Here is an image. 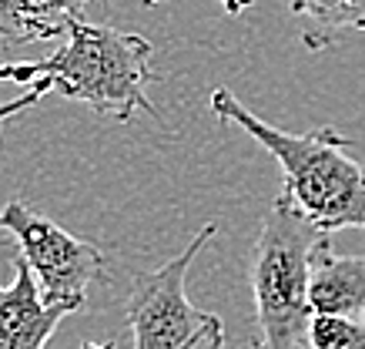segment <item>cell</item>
I'll use <instances>...</instances> for the list:
<instances>
[{"instance_id":"cell-1","label":"cell","mask_w":365,"mask_h":349,"mask_svg":"<svg viewBox=\"0 0 365 349\" xmlns=\"http://www.w3.org/2000/svg\"><path fill=\"white\" fill-rule=\"evenodd\" d=\"M211 111L225 124L252 135L282 168V192L299 212L332 236L339 228H365V165L352 158V138L335 128L282 131L255 118L228 88L211 91Z\"/></svg>"},{"instance_id":"cell-2","label":"cell","mask_w":365,"mask_h":349,"mask_svg":"<svg viewBox=\"0 0 365 349\" xmlns=\"http://www.w3.org/2000/svg\"><path fill=\"white\" fill-rule=\"evenodd\" d=\"M151 54L155 44L148 37L108 24H88L81 17L67 27L64 47H57L44 61L0 64V81L57 91L61 98L84 101L91 111L128 124L138 111L158 118L144 91L148 81H158Z\"/></svg>"},{"instance_id":"cell-3","label":"cell","mask_w":365,"mask_h":349,"mask_svg":"<svg viewBox=\"0 0 365 349\" xmlns=\"http://www.w3.org/2000/svg\"><path fill=\"white\" fill-rule=\"evenodd\" d=\"M315 222L299 212L285 192L268 208L252 248V299L258 343L265 349H305L309 343V279L312 259L325 242Z\"/></svg>"},{"instance_id":"cell-4","label":"cell","mask_w":365,"mask_h":349,"mask_svg":"<svg viewBox=\"0 0 365 349\" xmlns=\"http://www.w3.org/2000/svg\"><path fill=\"white\" fill-rule=\"evenodd\" d=\"M218 226L208 222L198 236L191 238L185 252L168 259L161 269L138 272L128 293V323L134 333V349H222L225 323L215 313H205L191 305L185 293V279L195 256L215 238Z\"/></svg>"},{"instance_id":"cell-5","label":"cell","mask_w":365,"mask_h":349,"mask_svg":"<svg viewBox=\"0 0 365 349\" xmlns=\"http://www.w3.org/2000/svg\"><path fill=\"white\" fill-rule=\"evenodd\" d=\"M0 228L17 238L21 259L31 265L44 303L84 309L88 289L104 275V252L94 242L64 232L17 198L0 208Z\"/></svg>"},{"instance_id":"cell-6","label":"cell","mask_w":365,"mask_h":349,"mask_svg":"<svg viewBox=\"0 0 365 349\" xmlns=\"http://www.w3.org/2000/svg\"><path fill=\"white\" fill-rule=\"evenodd\" d=\"M14 282L0 285V349H47L61 319L78 313L67 303H44L31 265L17 256Z\"/></svg>"},{"instance_id":"cell-7","label":"cell","mask_w":365,"mask_h":349,"mask_svg":"<svg viewBox=\"0 0 365 349\" xmlns=\"http://www.w3.org/2000/svg\"><path fill=\"white\" fill-rule=\"evenodd\" d=\"M309 305L315 315L365 319V256H339L325 238L312 259Z\"/></svg>"},{"instance_id":"cell-8","label":"cell","mask_w":365,"mask_h":349,"mask_svg":"<svg viewBox=\"0 0 365 349\" xmlns=\"http://www.w3.org/2000/svg\"><path fill=\"white\" fill-rule=\"evenodd\" d=\"M94 0H0V41L31 44L67 34V27L84 17Z\"/></svg>"},{"instance_id":"cell-9","label":"cell","mask_w":365,"mask_h":349,"mask_svg":"<svg viewBox=\"0 0 365 349\" xmlns=\"http://www.w3.org/2000/svg\"><path fill=\"white\" fill-rule=\"evenodd\" d=\"M302 21V44L325 51L342 31H365V0H288Z\"/></svg>"},{"instance_id":"cell-10","label":"cell","mask_w":365,"mask_h":349,"mask_svg":"<svg viewBox=\"0 0 365 349\" xmlns=\"http://www.w3.org/2000/svg\"><path fill=\"white\" fill-rule=\"evenodd\" d=\"M305 349H365V319L312 315Z\"/></svg>"},{"instance_id":"cell-11","label":"cell","mask_w":365,"mask_h":349,"mask_svg":"<svg viewBox=\"0 0 365 349\" xmlns=\"http://www.w3.org/2000/svg\"><path fill=\"white\" fill-rule=\"evenodd\" d=\"M44 94H47L44 88H27L21 98H14V101H4V104H0V124L7 121V118H14V114L27 111V108H31V104H37L41 98H44Z\"/></svg>"},{"instance_id":"cell-12","label":"cell","mask_w":365,"mask_h":349,"mask_svg":"<svg viewBox=\"0 0 365 349\" xmlns=\"http://www.w3.org/2000/svg\"><path fill=\"white\" fill-rule=\"evenodd\" d=\"M144 7H161V4H171V0H141ZM215 4H222V11L228 14V17H235V14H242L248 11L255 0H215Z\"/></svg>"},{"instance_id":"cell-13","label":"cell","mask_w":365,"mask_h":349,"mask_svg":"<svg viewBox=\"0 0 365 349\" xmlns=\"http://www.w3.org/2000/svg\"><path fill=\"white\" fill-rule=\"evenodd\" d=\"M81 349H114L111 343H81Z\"/></svg>"},{"instance_id":"cell-14","label":"cell","mask_w":365,"mask_h":349,"mask_svg":"<svg viewBox=\"0 0 365 349\" xmlns=\"http://www.w3.org/2000/svg\"><path fill=\"white\" fill-rule=\"evenodd\" d=\"M252 349H265V346H262V343H255V346Z\"/></svg>"}]
</instances>
